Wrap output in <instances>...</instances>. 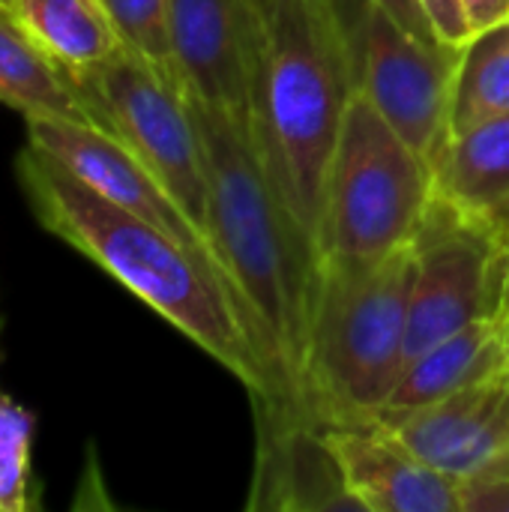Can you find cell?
Instances as JSON below:
<instances>
[{
  "label": "cell",
  "instance_id": "obj_1",
  "mask_svg": "<svg viewBox=\"0 0 509 512\" xmlns=\"http://www.w3.org/2000/svg\"><path fill=\"white\" fill-rule=\"evenodd\" d=\"M186 93V90H183ZM204 144L207 231L240 300L246 327L270 378L264 450L309 426L303 366L318 243L282 201L255 144L249 114L186 93Z\"/></svg>",
  "mask_w": 509,
  "mask_h": 512
},
{
  "label": "cell",
  "instance_id": "obj_2",
  "mask_svg": "<svg viewBox=\"0 0 509 512\" xmlns=\"http://www.w3.org/2000/svg\"><path fill=\"white\" fill-rule=\"evenodd\" d=\"M18 189L36 222L102 267L270 405V378L222 279L174 234L108 201L30 141L15 156Z\"/></svg>",
  "mask_w": 509,
  "mask_h": 512
},
{
  "label": "cell",
  "instance_id": "obj_3",
  "mask_svg": "<svg viewBox=\"0 0 509 512\" xmlns=\"http://www.w3.org/2000/svg\"><path fill=\"white\" fill-rule=\"evenodd\" d=\"M243 24L258 153L282 201L318 243L327 171L354 90L336 3L243 0Z\"/></svg>",
  "mask_w": 509,
  "mask_h": 512
},
{
  "label": "cell",
  "instance_id": "obj_4",
  "mask_svg": "<svg viewBox=\"0 0 509 512\" xmlns=\"http://www.w3.org/2000/svg\"><path fill=\"white\" fill-rule=\"evenodd\" d=\"M411 282V243L387 255H318L303 366L309 426L384 408L408 363Z\"/></svg>",
  "mask_w": 509,
  "mask_h": 512
},
{
  "label": "cell",
  "instance_id": "obj_5",
  "mask_svg": "<svg viewBox=\"0 0 509 512\" xmlns=\"http://www.w3.org/2000/svg\"><path fill=\"white\" fill-rule=\"evenodd\" d=\"M432 201V162L351 90L327 171L318 249L342 255L402 249L414 243Z\"/></svg>",
  "mask_w": 509,
  "mask_h": 512
},
{
  "label": "cell",
  "instance_id": "obj_6",
  "mask_svg": "<svg viewBox=\"0 0 509 512\" xmlns=\"http://www.w3.org/2000/svg\"><path fill=\"white\" fill-rule=\"evenodd\" d=\"M69 78L90 120L114 132L210 240L204 144L183 87L126 48Z\"/></svg>",
  "mask_w": 509,
  "mask_h": 512
},
{
  "label": "cell",
  "instance_id": "obj_7",
  "mask_svg": "<svg viewBox=\"0 0 509 512\" xmlns=\"http://www.w3.org/2000/svg\"><path fill=\"white\" fill-rule=\"evenodd\" d=\"M351 87L429 162L450 135L459 48L429 45L369 0H333Z\"/></svg>",
  "mask_w": 509,
  "mask_h": 512
},
{
  "label": "cell",
  "instance_id": "obj_8",
  "mask_svg": "<svg viewBox=\"0 0 509 512\" xmlns=\"http://www.w3.org/2000/svg\"><path fill=\"white\" fill-rule=\"evenodd\" d=\"M411 246L408 360L486 315H501L504 240L483 216L468 213L435 192Z\"/></svg>",
  "mask_w": 509,
  "mask_h": 512
},
{
  "label": "cell",
  "instance_id": "obj_9",
  "mask_svg": "<svg viewBox=\"0 0 509 512\" xmlns=\"http://www.w3.org/2000/svg\"><path fill=\"white\" fill-rule=\"evenodd\" d=\"M27 141L39 150H45L51 159H57L63 168H69L81 183L105 195L108 201L150 219L153 225L174 234L183 246H189L228 288L237 309L240 300L216 258L213 243L204 237V231L186 216V210L174 201V195L153 177V171L108 129L99 123L69 120V117H24ZM243 315V309H240ZM246 321V318H243Z\"/></svg>",
  "mask_w": 509,
  "mask_h": 512
},
{
  "label": "cell",
  "instance_id": "obj_10",
  "mask_svg": "<svg viewBox=\"0 0 509 512\" xmlns=\"http://www.w3.org/2000/svg\"><path fill=\"white\" fill-rule=\"evenodd\" d=\"M312 429L357 510L462 512L459 480L423 462L381 417L321 420Z\"/></svg>",
  "mask_w": 509,
  "mask_h": 512
},
{
  "label": "cell",
  "instance_id": "obj_11",
  "mask_svg": "<svg viewBox=\"0 0 509 512\" xmlns=\"http://www.w3.org/2000/svg\"><path fill=\"white\" fill-rule=\"evenodd\" d=\"M423 462L468 480L509 450V369L477 387L411 411H378Z\"/></svg>",
  "mask_w": 509,
  "mask_h": 512
},
{
  "label": "cell",
  "instance_id": "obj_12",
  "mask_svg": "<svg viewBox=\"0 0 509 512\" xmlns=\"http://www.w3.org/2000/svg\"><path fill=\"white\" fill-rule=\"evenodd\" d=\"M171 48L186 93L249 114V42L243 0H171Z\"/></svg>",
  "mask_w": 509,
  "mask_h": 512
},
{
  "label": "cell",
  "instance_id": "obj_13",
  "mask_svg": "<svg viewBox=\"0 0 509 512\" xmlns=\"http://www.w3.org/2000/svg\"><path fill=\"white\" fill-rule=\"evenodd\" d=\"M507 369L509 342L504 318L486 315L408 360L381 411L423 408L468 387H477L489 378H498Z\"/></svg>",
  "mask_w": 509,
  "mask_h": 512
},
{
  "label": "cell",
  "instance_id": "obj_14",
  "mask_svg": "<svg viewBox=\"0 0 509 512\" xmlns=\"http://www.w3.org/2000/svg\"><path fill=\"white\" fill-rule=\"evenodd\" d=\"M435 192L477 216L509 204V114L450 132L432 156Z\"/></svg>",
  "mask_w": 509,
  "mask_h": 512
},
{
  "label": "cell",
  "instance_id": "obj_15",
  "mask_svg": "<svg viewBox=\"0 0 509 512\" xmlns=\"http://www.w3.org/2000/svg\"><path fill=\"white\" fill-rule=\"evenodd\" d=\"M0 105L21 117H69L93 123L72 78L24 30L12 9L0 6Z\"/></svg>",
  "mask_w": 509,
  "mask_h": 512
},
{
  "label": "cell",
  "instance_id": "obj_16",
  "mask_svg": "<svg viewBox=\"0 0 509 512\" xmlns=\"http://www.w3.org/2000/svg\"><path fill=\"white\" fill-rule=\"evenodd\" d=\"M12 12L69 75L93 69L123 48L102 0H18Z\"/></svg>",
  "mask_w": 509,
  "mask_h": 512
},
{
  "label": "cell",
  "instance_id": "obj_17",
  "mask_svg": "<svg viewBox=\"0 0 509 512\" xmlns=\"http://www.w3.org/2000/svg\"><path fill=\"white\" fill-rule=\"evenodd\" d=\"M509 114V21L492 24L459 45L450 93V132Z\"/></svg>",
  "mask_w": 509,
  "mask_h": 512
},
{
  "label": "cell",
  "instance_id": "obj_18",
  "mask_svg": "<svg viewBox=\"0 0 509 512\" xmlns=\"http://www.w3.org/2000/svg\"><path fill=\"white\" fill-rule=\"evenodd\" d=\"M36 417L0 390V512L33 510Z\"/></svg>",
  "mask_w": 509,
  "mask_h": 512
},
{
  "label": "cell",
  "instance_id": "obj_19",
  "mask_svg": "<svg viewBox=\"0 0 509 512\" xmlns=\"http://www.w3.org/2000/svg\"><path fill=\"white\" fill-rule=\"evenodd\" d=\"M102 6L123 48L147 60L165 78L177 81L171 48V0H102Z\"/></svg>",
  "mask_w": 509,
  "mask_h": 512
},
{
  "label": "cell",
  "instance_id": "obj_20",
  "mask_svg": "<svg viewBox=\"0 0 509 512\" xmlns=\"http://www.w3.org/2000/svg\"><path fill=\"white\" fill-rule=\"evenodd\" d=\"M462 512H509V450L459 483Z\"/></svg>",
  "mask_w": 509,
  "mask_h": 512
},
{
  "label": "cell",
  "instance_id": "obj_21",
  "mask_svg": "<svg viewBox=\"0 0 509 512\" xmlns=\"http://www.w3.org/2000/svg\"><path fill=\"white\" fill-rule=\"evenodd\" d=\"M435 33L441 36V42L459 48L471 39V27H468V18L462 12V3L459 0H420Z\"/></svg>",
  "mask_w": 509,
  "mask_h": 512
},
{
  "label": "cell",
  "instance_id": "obj_22",
  "mask_svg": "<svg viewBox=\"0 0 509 512\" xmlns=\"http://www.w3.org/2000/svg\"><path fill=\"white\" fill-rule=\"evenodd\" d=\"M369 3H375L378 9H384L393 21H399L417 39H423L429 45H447L435 33V27H432V21H429V15H426V9H423L420 0H369Z\"/></svg>",
  "mask_w": 509,
  "mask_h": 512
},
{
  "label": "cell",
  "instance_id": "obj_23",
  "mask_svg": "<svg viewBox=\"0 0 509 512\" xmlns=\"http://www.w3.org/2000/svg\"><path fill=\"white\" fill-rule=\"evenodd\" d=\"M459 3H462V12L468 18L471 36L492 27V24L509 21V0H459Z\"/></svg>",
  "mask_w": 509,
  "mask_h": 512
},
{
  "label": "cell",
  "instance_id": "obj_24",
  "mask_svg": "<svg viewBox=\"0 0 509 512\" xmlns=\"http://www.w3.org/2000/svg\"><path fill=\"white\" fill-rule=\"evenodd\" d=\"M509 315V240L501 252V318Z\"/></svg>",
  "mask_w": 509,
  "mask_h": 512
},
{
  "label": "cell",
  "instance_id": "obj_25",
  "mask_svg": "<svg viewBox=\"0 0 509 512\" xmlns=\"http://www.w3.org/2000/svg\"><path fill=\"white\" fill-rule=\"evenodd\" d=\"M15 3H18V0H0V6H3V9H15Z\"/></svg>",
  "mask_w": 509,
  "mask_h": 512
},
{
  "label": "cell",
  "instance_id": "obj_26",
  "mask_svg": "<svg viewBox=\"0 0 509 512\" xmlns=\"http://www.w3.org/2000/svg\"><path fill=\"white\" fill-rule=\"evenodd\" d=\"M504 327H507V342H509V315L504 318Z\"/></svg>",
  "mask_w": 509,
  "mask_h": 512
}]
</instances>
